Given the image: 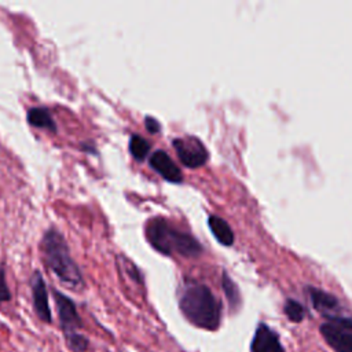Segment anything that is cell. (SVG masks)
Masks as SVG:
<instances>
[{"instance_id":"cell-1","label":"cell","mask_w":352,"mask_h":352,"mask_svg":"<svg viewBox=\"0 0 352 352\" xmlns=\"http://www.w3.org/2000/svg\"><path fill=\"white\" fill-rule=\"evenodd\" d=\"M179 309L192 326L214 331L221 322V304L212 290L194 280L184 282L179 290Z\"/></svg>"},{"instance_id":"cell-2","label":"cell","mask_w":352,"mask_h":352,"mask_svg":"<svg viewBox=\"0 0 352 352\" xmlns=\"http://www.w3.org/2000/svg\"><path fill=\"white\" fill-rule=\"evenodd\" d=\"M41 252L47 267L56 275L63 286L76 292L84 289L85 282L82 272L70 256L69 246L59 231L55 228L45 231L41 239Z\"/></svg>"},{"instance_id":"cell-3","label":"cell","mask_w":352,"mask_h":352,"mask_svg":"<svg viewBox=\"0 0 352 352\" xmlns=\"http://www.w3.org/2000/svg\"><path fill=\"white\" fill-rule=\"evenodd\" d=\"M148 243L161 254L177 253L184 257H197L202 253L201 243L188 232L179 231L164 217H154L144 228Z\"/></svg>"},{"instance_id":"cell-4","label":"cell","mask_w":352,"mask_h":352,"mask_svg":"<svg viewBox=\"0 0 352 352\" xmlns=\"http://www.w3.org/2000/svg\"><path fill=\"white\" fill-rule=\"evenodd\" d=\"M52 296L58 311L63 338L80 333L78 330L82 329V319L77 311L76 302L56 289H52Z\"/></svg>"},{"instance_id":"cell-5","label":"cell","mask_w":352,"mask_h":352,"mask_svg":"<svg viewBox=\"0 0 352 352\" xmlns=\"http://www.w3.org/2000/svg\"><path fill=\"white\" fill-rule=\"evenodd\" d=\"M172 144L179 160L187 168H199L205 165L209 158L206 147L195 136L175 138Z\"/></svg>"},{"instance_id":"cell-6","label":"cell","mask_w":352,"mask_h":352,"mask_svg":"<svg viewBox=\"0 0 352 352\" xmlns=\"http://www.w3.org/2000/svg\"><path fill=\"white\" fill-rule=\"evenodd\" d=\"M30 287H32V300L36 316L45 324L52 323V314L48 302V292L44 282L43 275L36 271L30 278Z\"/></svg>"},{"instance_id":"cell-7","label":"cell","mask_w":352,"mask_h":352,"mask_svg":"<svg viewBox=\"0 0 352 352\" xmlns=\"http://www.w3.org/2000/svg\"><path fill=\"white\" fill-rule=\"evenodd\" d=\"M250 352H286L278 333L267 323H260L250 342Z\"/></svg>"},{"instance_id":"cell-8","label":"cell","mask_w":352,"mask_h":352,"mask_svg":"<svg viewBox=\"0 0 352 352\" xmlns=\"http://www.w3.org/2000/svg\"><path fill=\"white\" fill-rule=\"evenodd\" d=\"M320 334L336 352H352V330L326 322L320 326Z\"/></svg>"},{"instance_id":"cell-9","label":"cell","mask_w":352,"mask_h":352,"mask_svg":"<svg viewBox=\"0 0 352 352\" xmlns=\"http://www.w3.org/2000/svg\"><path fill=\"white\" fill-rule=\"evenodd\" d=\"M148 164L165 180H168L170 183H182V180H183L182 170L164 150L154 151L148 158Z\"/></svg>"},{"instance_id":"cell-10","label":"cell","mask_w":352,"mask_h":352,"mask_svg":"<svg viewBox=\"0 0 352 352\" xmlns=\"http://www.w3.org/2000/svg\"><path fill=\"white\" fill-rule=\"evenodd\" d=\"M308 294L311 297L312 305L316 311H319L326 319L333 316H338L340 314V301L336 296L316 287H308Z\"/></svg>"},{"instance_id":"cell-11","label":"cell","mask_w":352,"mask_h":352,"mask_svg":"<svg viewBox=\"0 0 352 352\" xmlns=\"http://www.w3.org/2000/svg\"><path fill=\"white\" fill-rule=\"evenodd\" d=\"M26 118L32 126L56 132V124L47 107H32L30 110H28Z\"/></svg>"},{"instance_id":"cell-12","label":"cell","mask_w":352,"mask_h":352,"mask_svg":"<svg viewBox=\"0 0 352 352\" xmlns=\"http://www.w3.org/2000/svg\"><path fill=\"white\" fill-rule=\"evenodd\" d=\"M209 228L212 231V234L214 235V238L224 246H231L234 242V232L231 230V227L228 226V223L219 217V216H209L208 220Z\"/></svg>"},{"instance_id":"cell-13","label":"cell","mask_w":352,"mask_h":352,"mask_svg":"<svg viewBox=\"0 0 352 352\" xmlns=\"http://www.w3.org/2000/svg\"><path fill=\"white\" fill-rule=\"evenodd\" d=\"M129 151L136 161H144L150 153V144L143 136L132 135L129 139Z\"/></svg>"},{"instance_id":"cell-14","label":"cell","mask_w":352,"mask_h":352,"mask_svg":"<svg viewBox=\"0 0 352 352\" xmlns=\"http://www.w3.org/2000/svg\"><path fill=\"white\" fill-rule=\"evenodd\" d=\"M221 285H223V290L226 293V297L228 300L230 308L232 311H236L241 305V294H239V290H238L236 285L232 282V279L226 272L223 274Z\"/></svg>"},{"instance_id":"cell-15","label":"cell","mask_w":352,"mask_h":352,"mask_svg":"<svg viewBox=\"0 0 352 352\" xmlns=\"http://www.w3.org/2000/svg\"><path fill=\"white\" fill-rule=\"evenodd\" d=\"M285 314L290 322L300 323V322H302V319L305 316V309L298 301L289 298L285 304Z\"/></svg>"},{"instance_id":"cell-16","label":"cell","mask_w":352,"mask_h":352,"mask_svg":"<svg viewBox=\"0 0 352 352\" xmlns=\"http://www.w3.org/2000/svg\"><path fill=\"white\" fill-rule=\"evenodd\" d=\"M65 342L72 352H85L89 346L88 337L81 333H77V334H73V336L65 338Z\"/></svg>"},{"instance_id":"cell-17","label":"cell","mask_w":352,"mask_h":352,"mask_svg":"<svg viewBox=\"0 0 352 352\" xmlns=\"http://www.w3.org/2000/svg\"><path fill=\"white\" fill-rule=\"evenodd\" d=\"M10 300H11V292H10L7 280H6V271L0 265V304L7 302Z\"/></svg>"},{"instance_id":"cell-18","label":"cell","mask_w":352,"mask_h":352,"mask_svg":"<svg viewBox=\"0 0 352 352\" xmlns=\"http://www.w3.org/2000/svg\"><path fill=\"white\" fill-rule=\"evenodd\" d=\"M144 126L150 133H158L161 131V124L154 117H146L144 118Z\"/></svg>"}]
</instances>
